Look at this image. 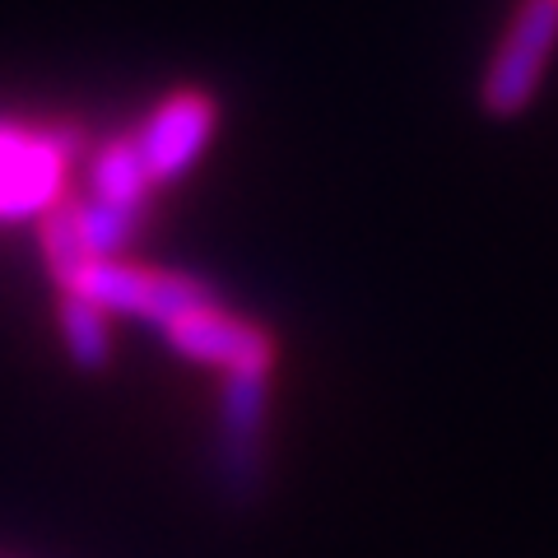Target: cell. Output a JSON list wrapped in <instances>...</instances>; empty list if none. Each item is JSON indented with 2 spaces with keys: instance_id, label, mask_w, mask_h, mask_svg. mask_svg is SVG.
<instances>
[{
  "instance_id": "obj_5",
  "label": "cell",
  "mask_w": 558,
  "mask_h": 558,
  "mask_svg": "<svg viewBox=\"0 0 558 558\" xmlns=\"http://www.w3.org/2000/svg\"><path fill=\"white\" fill-rule=\"evenodd\" d=\"M209 135H215V102L201 94H172L163 108L145 121V131L135 135L149 182L163 186L172 178H182V172L201 159Z\"/></svg>"
},
{
  "instance_id": "obj_1",
  "label": "cell",
  "mask_w": 558,
  "mask_h": 558,
  "mask_svg": "<svg viewBox=\"0 0 558 558\" xmlns=\"http://www.w3.org/2000/svg\"><path fill=\"white\" fill-rule=\"evenodd\" d=\"M65 293H80L102 312H126V317H145L154 326H172L186 312H201L215 303L201 279L191 275H168V270H145L131 260H89L75 279L65 284Z\"/></svg>"
},
{
  "instance_id": "obj_8",
  "label": "cell",
  "mask_w": 558,
  "mask_h": 558,
  "mask_svg": "<svg viewBox=\"0 0 558 558\" xmlns=\"http://www.w3.org/2000/svg\"><path fill=\"white\" fill-rule=\"evenodd\" d=\"M61 336H65V349L75 354V363H84V368H102L112 354L108 312L94 307L89 299H80V293H65L61 299Z\"/></svg>"
},
{
  "instance_id": "obj_3",
  "label": "cell",
  "mask_w": 558,
  "mask_h": 558,
  "mask_svg": "<svg viewBox=\"0 0 558 558\" xmlns=\"http://www.w3.org/2000/svg\"><path fill=\"white\" fill-rule=\"evenodd\" d=\"M163 336L182 359L219 368L229 377L233 373H270V359H275V344H270L266 330L229 317V312H219L215 303L201 307V312H186V317L172 322Z\"/></svg>"
},
{
  "instance_id": "obj_6",
  "label": "cell",
  "mask_w": 558,
  "mask_h": 558,
  "mask_svg": "<svg viewBox=\"0 0 558 558\" xmlns=\"http://www.w3.org/2000/svg\"><path fill=\"white\" fill-rule=\"evenodd\" d=\"M266 377L270 373H233L223 381V433L238 465L229 470L233 484H252L260 475V451L256 438L266 428Z\"/></svg>"
},
{
  "instance_id": "obj_7",
  "label": "cell",
  "mask_w": 558,
  "mask_h": 558,
  "mask_svg": "<svg viewBox=\"0 0 558 558\" xmlns=\"http://www.w3.org/2000/svg\"><path fill=\"white\" fill-rule=\"evenodd\" d=\"M149 172L145 159H140V145L135 140H117L98 154L94 163V201L102 205H117V209H145L149 196Z\"/></svg>"
},
{
  "instance_id": "obj_2",
  "label": "cell",
  "mask_w": 558,
  "mask_h": 558,
  "mask_svg": "<svg viewBox=\"0 0 558 558\" xmlns=\"http://www.w3.org/2000/svg\"><path fill=\"white\" fill-rule=\"evenodd\" d=\"M554 43H558V0H521V10L512 14L480 84V102L488 117L508 121L531 108L539 80H545V65L554 57Z\"/></svg>"
},
{
  "instance_id": "obj_4",
  "label": "cell",
  "mask_w": 558,
  "mask_h": 558,
  "mask_svg": "<svg viewBox=\"0 0 558 558\" xmlns=\"http://www.w3.org/2000/svg\"><path fill=\"white\" fill-rule=\"evenodd\" d=\"M70 145L57 135L0 131V219L38 215L57 201Z\"/></svg>"
}]
</instances>
